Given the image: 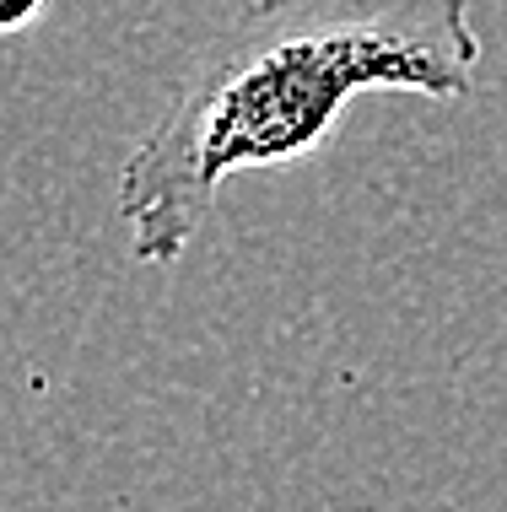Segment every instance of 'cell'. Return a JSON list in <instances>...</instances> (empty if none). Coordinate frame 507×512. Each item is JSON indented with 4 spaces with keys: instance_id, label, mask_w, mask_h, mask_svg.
Here are the masks:
<instances>
[{
    "instance_id": "obj_2",
    "label": "cell",
    "mask_w": 507,
    "mask_h": 512,
    "mask_svg": "<svg viewBox=\"0 0 507 512\" xmlns=\"http://www.w3.org/2000/svg\"><path fill=\"white\" fill-rule=\"evenodd\" d=\"M49 6L54 0H0V38L33 33V27L49 17Z\"/></svg>"
},
{
    "instance_id": "obj_1",
    "label": "cell",
    "mask_w": 507,
    "mask_h": 512,
    "mask_svg": "<svg viewBox=\"0 0 507 512\" xmlns=\"http://www.w3.org/2000/svg\"><path fill=\"white\" fill-rule=\"evenodd\" d=\"M481 38L464 0H249L119 168L135 265H178L232 173L313 157L356 92L464 103Z\"/></svg>"
}]
</instances>
